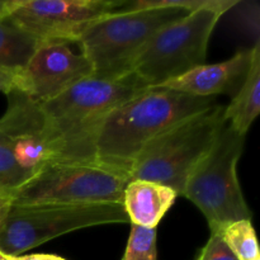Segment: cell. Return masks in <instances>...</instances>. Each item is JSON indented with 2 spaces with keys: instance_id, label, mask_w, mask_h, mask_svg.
<instances>
[{
  "instance_id": "1",
  "label": "cell",
  "mask_w": 260,
  "mask_h": 260,
  "mask_svg": "<svg viewBox=\"0 0 260 260\" xmlns=\"http://www.w3.org/2000/svg\"><path fill=\"white\" fill-rule=\"evenodd\" d=\"M215 98L147 88L107 116L95 140V161L126 173L137 155L159 135L213 106Z\"/></svg>"
},
{
  "instance_id": "2",
  "label": "cell",
  "mask_w": 260,
  "mask_h": 260,
  "mask_svg": "<svg viewBox=\"0 0 260 260\" xmlns=\"http://www.w3.org/2000/svg\"><path fill=\"white\" fill-rule=\"evenodd\" d=\"M146 89L132 76L114 80L89 78L41 104L61 141L58 162L95 161L96 134L104 119Z\"/></svg>"
},
{
  "instance_id": "3",
  "label": "cell",
  "mask_w": 260,
  "mask_h": 260,
  "mask_svg": "<svg viewBox=\"0 0 260 260\" xmlns=\"http://www.w3.org/2000/svg\"><path fill=\"white\" fill-rule=\"evenodd\" d=\"M190 13L177 8H147L112 12L91 22L75 43L90 61L93 78L114 80L128 76L135 57L165 25Z\"/></svg>"
},
{
  "instance_id": "4",
  "label": "cell",
  "mask_w": 260,
  "mask_h": 260,
  "mask_svg": "<svg viewBox=\"0 0 260 260\" xmlns=\"http://www.w3.org/2000/svg\"><path fill=\"white\" fill-rule=\"evenodd\" d=\"M223 112L225 107L213 104L159 135L137 155L129 180L159 183L183 196L190 173L225 126Z\"/></svg>"
},
{
  "instance_id": "5",
  "label": "cell",
  "mask_w": 260,
  "mask_h": 260,
  "mask_svg": "<svg viewBox=\"0 0 260 260\" xmlns=\"http://www.w3.org/2000/svg\"><path fill=\"white\" fill-rule=\"evenodd\" d=\"M245 136L225 123L210 151L196 165L185 184L183 197L203 213L211 233L229 223L251 220L238 178V162Z\"/></svg>"
},
{
  "instance_id": "6",
  "label": "cell",
  "mask_w": 260,
  "mask_h": 260,
  "mask_svg": "<svg viewBox=\"0 0 260 260\" xmlns=\"http://www.w3.org/2000/svg\"><path fill=\"white\" fill-rule=\"evenodd\" d=\"M129 177L98 161L52 162L10 193V206L123 203Z\"/></svg>"
},
{
  "instance_id": "7",
  "label": "cell",
  "mask_w": 260,
  "mask_h": 260,
  "mask_svg": "<svg viewBox=\"0 0 260 260\" xmlns=\"http://www.w3.org/2000/svg\"><path fill=\"white\" fill-rule=\"evenodd\" d=\"M221 17L212 10H198L165 25L135 57L128 76L145 88H155L203 65Z\"/></svg>"
},
{
  "instance_id": "8",
  "label": "cell",
  "mask_w": 260,
  "mask_h": 260,
  "mask_svg": "<svg viewBox=\"0 0 260 260\" xmlns=\"http://www.w3.org/2000/svg\"><path fill=\"white\" fill-rule=\"evenodd\" d=\"M128 222L121 203L10 206L0 228V253L18 256L73 231Z\"/></svg>"
},
{
  "instance_id": "9",
  "label": "cell",
  "mask_w": 260,
  "mask_h": 260,
  "mask_svg": "<svg viewBox=\"0 0 260 260\" xmlns=\"http://www.w3.org/2000/svg\"><path fill=\"white\" fill-rule=\"evenodd\" d=\"M122 4L109 0H7L0 2V20H9L42 42L75 43L91 22Z\"/></svg>"
},
{
  "instance_id": "10",
  "label": "cell",
  "mask_w": 260,
  "mask_h": 260,
  "mask_svg": "<svg viewBox=\"0 0 260 260\" xmlns=\"http://www.w3.org/2000/svg\"><path fill=\"white\" fill-rule=\"evenodd\" d=\"M8 107L0 118L13 156L28 180L52 162H58L62 146L41 104L14 89L7 95Z\"/></svg>"
},
{
  "instance_id": "11",
  "label": "cell",
  "mask_w": 260,
  "mask_h": 260,
  "mask_svg": "<svg viewBox=\"0 0 260 260\" xmlns=\"http://www.w3.org/2000/svg\"><path fill=\"white\" fill-rule=\"evenodd\" d=\"M93 76L90 61L81 52L74 53L69 43L45 42L18 73L17 90L42 104Z\"/></svg>"
},
{
  "instance_id": "12",
  "label": "cell",
  "mask_w": 260,
  "mask_h": 260,
  "mask_svg": "<svg viewBox=\"0 0 260 260\" xmlns=\"http://www.w3.org/2000/svg\"><path fill=\"white\" fill-rule=\"evenodd\" d=\"M250 50H239L223 62L197 66L184 75L155 88L170 89L194 96L215 98L217 94L234 93L240 88L250 66Z\"/></svg>"
},
{
  "instance_id": "13",
  "label": "cell",
  "mask_w": 260,
  "mask_h": 260,
  "mask_svg": "<svg viewBox=\"0 0 260 260\" xmlns=\"http://www.w3.org/2000/svg\"><path fill=\"white\" fill-rule=\"evenodd\" d=\"M177 197V193L167 185L135 179L127 184L122 205L131 225L156 229Z\"/></svg>"
},
{
  "instance_id": "14",
  "label": "cell",
  "mask_w": 260,
  "mask_h": 260,
  "mask_svg": "<svg viewBox=\"0 0 260 260\" xmlns=\"http://www.w3.org/2000/svg\"><path fill=\"white\" fill-rule=\"evenodd\" d=\"M260 112V43L251 48L250 66L231 103L225 107L223 118L238 134L245 136Z\"/></svg>"
},
{
  "instance_id": "15",
  "label": "cell",
  "mask_w": 260,
  "mask_h": 260,
  "mask_svg": "<svg viewBox=\"0 0 260 260\" xmlns=\"http://www.w3.org/2000/svg\"><path fill=\"white\" fill-rule=\"evenodd\" d=\"M42 43L9 20H0V68L23 70Z\"/></svg>"
},
{
  "instance_id": "16",
  "label": "cell",
  "mask_w": 260,
  "mask_h": 260,
  "mask_svg": "<svg viewBox=\"0 0 260 260\" xmlns=\"http://www.w3.org/2000/svg\"><path fill=\"white\" fill-rule=\"evenodd\" d=\"M218 233L238 260L260 259L258 240L251 220H240L229 223Z\"/></svg>"
},
{
  "instance_id": "17",
  "label": "cell",
  "mask_w": 260,
  "mask_h": 260,
  "mask_svg": "<svg viewBox=\"0 0 260 260\" xmlns=\"http://www.w3.org/2000/svg\"><path fill=\"white\" fill-rule=\"evenodd\" d=\"M239 4V0H136L131 3V9L147 8H177L188 13L198 10H212L218 14H225L228 10Z\"/></svg>"
},
{
  "instance_id": "18",
  "label": "cell",
  "mask_w": 260,
  "mask_h": 260,
  "mask_svg": "<svg viewBox=\"0 0 260 260\" xmlns=\"http://www.w3.org/2000/svg\"><path fill=\"white\" fill-rule=\"evenodd\" d=\"M25 182H28V177L18 167L9 140L0 129V192L10 196Z\"/></svg>"
},
{
  "instance_id": "19",
  "label": "cell",
  "mask_w": 260,
  "mask_h": 260,
  "mask_svg": "<svg viewBox=\"0 0 260 260\" xmlns=\"http://www.w3.org/2000/svg\"><path fill=\"white\" fill-rule=\"evenodd\" d=\"M122 260H157L156 229L131 225V233Z\"/></svg>"
},
{
  "instance_id": "20",
  "label": "cell",
  "mask_w": 260,
  "mask_h": 260,
  "mask_svg": "<svg viewBox=\"0 0 260 260\" xmlns=\"http://www.w3.org/2000/svg\"><path fill=\"white\" fill-rule=\"evenodd\" d=\"M196 260H238V258L226 245L220 233H211L207 244Z\"/></svg>"
},
{
  "instance_id": "21",
  "label": "cell",
  "mask_w": 260,
  "mask_h": 260,
  "mask_svg": "<svg viewBox=\"0 0 260 260\" xmlns=\"http://www.w3.org/2000/svg\"><path fill=\"white\" fill-rule=\"evenodd\" d=\"M18 73L19 71L0 68V93H4L5 95H8L10 91L17 89Z\"/></svg>"
},
{
  "instance_id": "22",
  "label": "cell",
  "mask_w": 260,
  "mask_h": 260,
  "mask_svg": "<svg viewBox=\"0 0 260 260\" xmlns=\"http://www.w3.org/2000/svg\"><path fill=\"white\" fill-rule=\"evenodd\" d=\"M7 260H68L53 254H30V255H18L8 256L4 255Z\"/></svg>"
},
{
  "instance_id": "23",
  "label": "cell",
  "mask_w": 260,
  "mask_h": 260,
  "mask_svg": "<svg viewBox=\"0 0 260 260\" xmlns=\"http://www.w3.org/2000/svg\"><path fill=\"white\" fill-rule=\"evenodd\" d=\"M9 207H10L9 196L0 192V228H2L3 222H4L5 216H7L8 211H9Z\"/></svg>"
},
{
  "instance_id": "24",
  "label": "cell",
  "mask_w": 260,
  "mask_h": 260,
  "mask_svg": "<svg viewBox=\"0 0 260 260\" xmlns=\"http://www.w3.org/2000/svg\"><path fill=\"white\" fill-rule=\"evenodd\" d=\"M0 260H7V259H5V256H4V255H3V254H2V253H0Z\"/></svg>"
},
{
  "instance_id": "25",
  "label": "cell",
  "mask_w": 260,
  "mask_h": 260,
  "mask_svg": "<svg viewBox=\"0 0 260 260\" xmlns=\"http://www.w3.org/2000/svg\"><path fill=\"white\" fill-rule=\"evenodd\" d=\"M256 260H260V259H256Z\"/></svg>"
}]
</instances>
